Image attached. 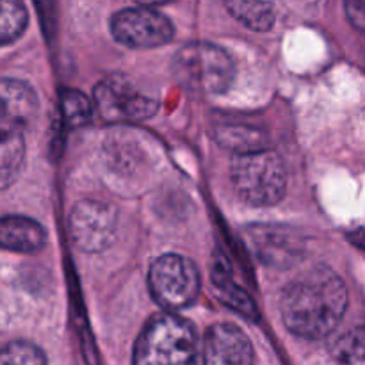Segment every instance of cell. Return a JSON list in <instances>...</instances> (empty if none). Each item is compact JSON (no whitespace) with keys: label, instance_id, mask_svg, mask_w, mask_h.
Returning a JSON list of instances; mask_svg holds the SVG:
<instances>
[{"label":"cell","instance_id":"obj_1","mask_svg":"<svg viewBox=\"0 0 365 365\" xmlns=\"http://www.w3.org/2000/svg\"><path fill=\"white\" fill-rule=\"evenodd\" d=\"M348 307L342 278L328 266H316L291 282L282 292L284 324L298 337L316 341L330 335Z\"/></svg>","mask_w":365,"mask_h":365},{"label":"cell","instance_id":"obj_2","mask_svg":"<svg viewBox=\"0 0 365 365\" xmlns=\"http://www.w3.org/2000/svg\"><path fill=\"white\" fill-rule=\"evenodd\" d=\"M198 337L189 321L175 314L152 317L139 334L132 365H196Z\"/></svg>","mask_w":365,"mask_h":365},{"label":"cell","instance_id":"obj_3","mask_svg":"<svg viewBox=\"0 0 365 365\" xmlns=\"http://www.w3.org/2000/svg\"><path fill=\"white\" fill-rule=\"evenodd\" d=\"M232 182L242 202L255 207H269L284 198L287 171L277 152L257 148L234 157Z\"/></svg>","mask_w":365,"mask_h":365},{"label":"cell","instance_id":"obj_4","mask_svg":"<svg viewBox=\"0 0 365 365\" xmlns=\"http://www.w3.org/2000/svg\"><path fill=\"white\" fill-rule=\"evenodd\" d=\"M173 70L185 88L214 95L227 91L235 77L232 57L212 43H191L178 50Z\"/></svg>","mask_w":365,"mask_h":365},{"label":"cell","instance_id":"obj_5","mask_svg":"<svg viewBox=\"0 0 365 365\" xmlns=\"http://www.w3.org/2000/svg\"><path fill=\"white\" fill-rule=\"evenodd\" d=\"M148 285L153 299L166 310H182L192 305L200 292V273L187 257L168 253L152 264Z\"/></svg>","mask_w":365,"mask_h":365},{"label":"cell","instance_id":"obj_6","mask_svg":"<svg viewBox=\"0 0 365 365\" xmlns=\"http://www.w3.org/2000/svg\"><path fill=\"white\" fill-rule=\"evenodd\" d=\"M95 107L110 123H138L157 113L155 98L145 95L123 75H110L96 84Z\"/></svg>","mask_w":365,"mask_h":365},{"label":"cell","instance_id":"obj_7","mask_svg":"<svg viewBox=\"0 0 365 365\" xmlns=\"http://www.w3.org/2000/svg\"><path fill=\"white\" fill-rule=\"evenodd\" d=\"M114 39L130 48H155L173 39V24L148 6L128 7L120 11L110 20Z\"/></svg>","mask_w":365,"mask_h":365},{"label":"cell","instance_id":"obj_8","mask_svg":"<svg viewBox=\"0 0 365 365\" xmlns=\"http://www.w3.org/2000/svg\"><path fill=\"white\" fill-rule=\"evenodd\" d=\"M116 223L118 214L110 203L81 200L70 214V235L78 250L98 253L113 242Z\"/></svg>","mask_w":365,"mask_h":365},{"label":"cell","instance_id":"obj_9","mask_svg":"<svg viewBox=\"0 0 365 365\" xmlns=\"http://www.w3.org/2000/svg\"><path fill=\"white\" fill-rule=\"evenodd\" d=\"M203 365H253L248 335L230 323L210 327L203 342Z\"/></svg>","mask_w":365,"mask_h":365},{"label":"cell","instance_id":"obj_10","mask_svg":"<svg viewBox=\"0 0 365 365\" xmlns=\"http://www.w3.org/2000/svg\"><path fill=\"white\" fill-rule=\"evenodd\" d=\"M34 89L18 78H0V125L24 132L38 116Z\"/></svg>","mask_w":365,"mask_h":365},{"label":"cell","instance_id":"obj_11","mask_svg":"<svg viewBox=\"0 0 365 365\" xmlns=\"http://www.w3.org/2000/svg\"><path fill=\"white\" fill-rule=\"evenodd\" d=\"M45 228L25 216L0 217V248L16 253H34L45 246Z\"/></svg>","mask_w":365,"mask_h":365},{"label":"cell","instance_id":"obj_12","mask_svg":"<svg viewBox=\"0 0 365 365\" xmlns=\"http://www.w3.org/2000/svg\"><path fill=\"white\" fill-rule=\"evenodd\" d=\"M25 159L24 132L0 125V189L13 184Z\"/></svg>","mask_w":365,"mask_h":365},{"label":"cell","instance_id":"obj_13","mask_svg":"<svg viewBox=\"0 0 365 365\" xmlns=\"http://www.w3.org/2000/svg\"><path fill=\"white\" fill-rule=\"evenodd\" d=\"M334 365H365V324L339 335L330 348Z\"/></svg>","mask_w":365,"mask_h":365},{"label":"cell","instance_id":"obj_14","mask_svg":"<svg viewBox=\"0 0 365 365\" xmlns=\"http://www.w3.org/2000/svg\"><path fill=\"white\" fill-rule=\"evenodd\" d=\"M227 9L232 16L237 18L242 25L252 31H269L274 24V7L269 2H246V0H230Z\"/></svg>","mask_w":365,"mask_h":365},{"label":"cell","instance_id":"obj_15","mask_svg":"<svg viewBox=\"0 0 365 365\" xmlns=\"http://www.w3.org/2000/svg\"><path fill=\"white\" fill-rule=\"evenodd\" d=\"M214 284L217 285V291H220L223 302L228 303L232 309L239 310L246 317H253V314H257L252 298L242 289L235 287L230 278V269L225 264L214 267Z\"/></svg>","mask_w":365,"mask_h":365},{"label":"cell","instance_id":"obj_16","mask_svg":"<svg viewBox=\"0 0 365 365\" xmlns=\"http://www.w3.org/2000/svg\"><path fill=\"white\" fill-rule=\"evenodd\" d=\"M27 21L29 14L24 4L16 0H0V45H7L20 38Z\"/></svg>","mask_w":365,"mask_h":365},{"label":"cell","instance_id":"obj_17","mask_svg":"<svg viewBox=\"0 0 365 365\" xmlns=\"http://www.w3.org/2000/svg\"><path fill=\"white\" fill-rule=\"evenodd\" d=\"M61 110H63V118L70 127H81L91 120L93 103L81 91L66 89L61 95Z\"/></svg>","mask_w":365,"mask_h":365},{"label":"cell","instance_id":"obj_18","mask_svg":"<svg viewBox=\"0 0 365 365\" xmlns=\"http://www.w3.org/2000/svg\"><path fill=\"white\" fill-rule=\"evenodd\" d=\"M0 365H46V359L38 346L16 341L0 348Z\"/></svg>","mask_w":365,"mask_h":365},{"label":"cell","instance_id":"obj_19","mask_svg":"<svg viewBox=\"0 0 365 365\" xmlns=\"http://www.w3.org/2000/svg\"><path fill=\"white\" fill-rule=\"evenodd\" d=\"M346 14L356 31L365 32V0H349L346 2Z\"/></svg>","mask_w":365,"mask_h":365}]
</instances>
